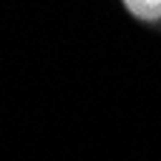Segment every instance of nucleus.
Returning a JSON list of instances; mask_svg holds the SVG:
<instances>
[{
  "instance_id": "1",
  "label": "nucleus",
  "mask_w": 161,
  "mask_h": 161,
  "mask_svg": "<svg viewBox=\"0 0 161 161\" xmlns=\"http://www.w3.org/2000/svg\"><path fill=\"white\" fill-rule=\"evenodd\" d=\"M121 6L138 23H161V0H124Z\"/></svg>"
}]
</instances>
